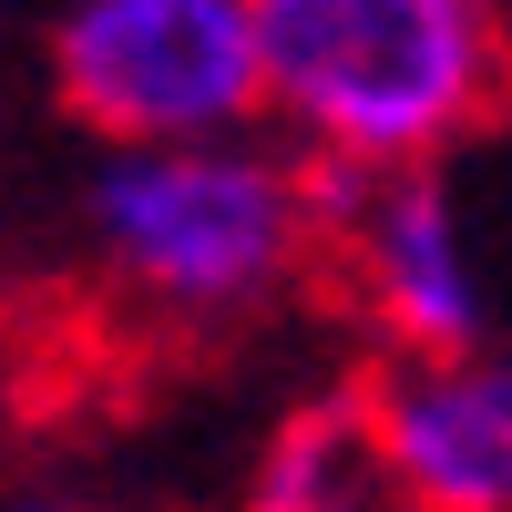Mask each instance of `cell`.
I'll list each match as a JSON object with an SVG mask.
<instances>
[{"mask_svg":"<svg viewBox=\"0 0 512 512\" xmlns=\"http://www.w3.org/2000/svg\"><path fill=\"white\" fill-rule=\"evenodd\" d=\"M236 512H400L390 472H379V441H369L359 379L308 390V400L277 410V431L256 441V461H246Z\"/></svg>","mask_w":512,"mask_h":512,"instance_id":"cell-6","label":"cell"},{"mask_svg":"<svg viewBox=\"0 0 512 512\" xmlns=\"http://www.w3.org/2000/svg\"><path fill=\"white\" fill-rule=\"evenodd\" d=\"M41 82L93 154L256 134V0H52Z\"/></svg>","mask_w":512,"mask_h":512,"instance_id":"cell-3","label":"cell"},{"mask_svg":"<svg viewBox=\"0 0 512 512\" xmlns=\"http://www.w3.org/2000/svg\"><path fill=\"white\" fill-rule=\"evenodd\" d=\"M400 512H512V328L359 379Z\"/></svg>","mask_w":512,"mask_h":512,"instance_id":"cell-5","label":"cell"},{"mask_svg":"<svg viewBox=\"0 0 512 512\" xmlns=\"http://www.w3.org/2000/svg\"><path fill=\"white\" fill-rule=\"evenodd\" d=\"M72 267L113 318L226 338L318 277V175L267 134L123 144L72 185Z\"/></svg>","mask_w":512,"mask_h":512,"instance_id":"cell-1","label":"cell"},{"mask_svg":"<svg viewBox=\"0 0 512 512\" xmlns=\"http://www.w3.org/2000/svg\"><path fill=\"white\" fill-rule=\"evenodd\" d=\"M318 267L349 287V308L379 338V359L502 338L492 226H482V205L461 195L451 164L318 185Z\"/></svg>","mask_w":512,"mask_h":512,"instance_id":"cell-4","label":"cell"},{"mask_svg":"<svg viewBox=\"0 0 512 512\" xmlns=\"http://www.w3.org/2000/svg\"><path fill=\"white\" fill-rule=\"evenodd\" d=\"M451 11H472V21L502 41V52H512V0H451Z\"/></svg>","mask_w":512,"mask_h":512,"instance_id":"cell-8","label":"cell"},{"mask_svg":"<svg viewBox=\"0 0 512 512\" xmlns=\"http://www.w3.org/2000/svg\"><path fill=\"white\" fill-rule=\"evenodd\" d=\"M0 512H113V502L72 492V482H0Z\"/></svg>","mask_w":512,"mask_h":512,"instance_id":"cell-7","label":"cell"},{"mask_svg":"<svg viewBox=\"0 0 512 512\" xmlns=\"http://www.w3.org/2000/svg\"><path fill=\"white\" fill-rule=\"evenodd\" d=\"M512 93V52L451 0H256V134L318 185L451 164Z\"/></svg>","mask_w":512,"mask_h":512,"instance_id":"cell-2","label":"cell"}]
</instances>
